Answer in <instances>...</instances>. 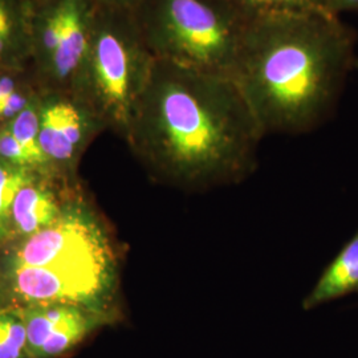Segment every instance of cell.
I'll use <instances>...</instances> for the list:
<instances>
[{"instance_id": "obj_22", "label": "cell", "mask_w": 358, "mask_h": 358, "mask_svg": "<svg viewBox=\"0 0 358 358\" xmlns=\"http://www.w3.org/2000/svg\"><path fill=\"white\" fill-rule=\"evenodd\" d=\"M99 6L105 8L113 10H124V11H136L141 0H96Z\"/></svg>"}, {"instance_id": "obj_14", "label": "cell", "mask_w": 358, "mask_h": 358, "mask_svg": "<svg viewBox=\"0 0 358 358\" xmlns=\"http://www.w3.org/2000/svg\"><path fill=\"white\" fill-rule=\"evenodd\" d=\"M29 171L0 158V244L13 232V205L17 192L34 180Z\"/></svg>"}, {"instance_id": "obj_12", "label": "cell", "mask_w": 358, "mask_h": 358, "mask_svg": "<svg viewBox=\"0 0 358 358\" xmlns=\"http://www.w3.org/2000/svg\"><path fill=\"white\" fill-rule=\"evenodd\" d=\"M27 31L20 0H0V65L11 63L23 52Z\"/></svg>"}, {"instance_id": "obj_17", "label": "cell", "mask_w": 358, "mask_h": 358, "mask_svg": "<svg viewBox=\"0 0 358 358\" xmlns=\"http://www.w3.org/2000/svg\"><path fill=\"white\" fill-rule=\"evenodd\" d=\"M13 137L31 155L36 167L45 165L50 159L40 145V112L38 101L32 99L26 108L6 124Z\"/></svg>"}, {"instance_id": "obj_3", "label": "cell", "mask_w": 358, "mask_h": 358, "mask_svg": "<svg viewBox=\"0 0 358 358\" xmlns=\"http://www.w3.org/2000/svg\"><path fill=\"white\" fill-rule=\"evenodd\" d=\"M134 15L155 60L232 77L250 22L226 0H141Z\"/></svg>"}, {"instance_id": "obj_16", "label": "cell", "mask_w": 358, "mask_h": 358, "mask_svg": "<svg viewBox=\"0 0 358 358\" xmlns=\"http://www.w3.org/2000/svg\"><path fill=\"white\" fill-rule=\"evenodd\" d=\"M65 24V0H56L43 13L32 28V38L35 51L43 64L48 65L52 56L59 47Z\"/></svg>"}, {"instance_id": "obj_7", "label": "cell", "mask_w": 358, "mask_h": 358, "mask_svg": "<svg viewBox=\"0 0 358 358\" xmlns=\"http://www.w3.org/2000/svg\"><path fill=\"white\" fill-rule=\"evenodd\" d=\"M40 145L51 161H68L81 146L90 129L103 120L92 110L60 97L38 103Z\"/></svg>"}, {"instance_id": "obj_9", "label": "cell", "mask_w": 358, "mask_h": 358, "mask_svg": "<svg viewBox=\"0 0 358 358\" xmlns=\"http://www.w3.org/2000/svg\"><path fill=\"white\" fill-rule=\"evenodd\" d=\"M350 294H358V231L322 271L304 297L303 309L312 310Z\"/></svg>"}, {"instance_id": "obj_19", "label": "cell", "mask_w": 358, "mask_h": 358, "mask_svg": "<svg viewBox=\"0 0 358 358\" xmlns=\"http://www.w3.org/2000/svg\"><path fill=\"white\" fill-rule=\"evenodd\" d=\"M0 158L13 164L15 166L34 169L36 167L31 155L19 143L7 127L0 130Z\"/></svg>"}, {"instance_id": "obj_5", "label": "cell", "mask_w": 358, "mask_h": 358, "mask_svg": "<svg viewBox=\"0 0 358 358\" xmlns=\"http://www.w3.org/2000/svg\"><path fill=\"white\" fill-rule=\"evenodd\" d=\"M115 263L85 262L10 268L13 294L31 306H97L110 292Z\"/></svg>"}, {"instance_id": "obj_6", "label": "cell", "mask_w": 358, "mask_h": 358, "mask_svg": "<svg viewBox=\"0 0 358 358\" xmlns=\"http://www.w3.org/2000/svg\"><path fill=\"white\" fill-rule=\"evenodd\" d=\"M85 262L115 263L110 243L92 217L62 213L50 227L24 239L15 251L10 268Z\"/></svg>"}, {"instance_id": "obj_13", "label": "cell", "mask_w": 358, "mask_h": 358, "mask_svg": "<svg viewBox=\"0 0 358 358\" xmlns=\"http://www.w3.org/2000/svg\"><path fill=\"white\" fill-rule=\"evenodd\" d=\"M247 22L292 13H327L324 0H226Z\"/></svg>"}, {"instance_id": "obj_8", "label": "cell", "mask_w": 358, "mask_h": 358, "mask_svg": "<svg viewBox=\"0 0 358 358\" xmlns=\"http://www.w3.org/2000/svg\"><path fill=\"white\" fill-rule=\"evenodd\" d=\"M99 4L96 0H65V24L59 47L45 66L57 81L73 80L85 60Z\"/></svg>"}, {"instance_id": "obj_4", "label": "cell", "mask_w": 358, "mask_h": 358, "mask_svg": "<svg viewBox=\"0 0 358 358\" xmlns=\"http://www.w3.org/2000/svg\"><path fill=\"white\" fill-rule=\"evenodd\" d=\"M154 65L134 13L99 6L90 50L73 80L90 110L128 136Z\"/></svg>"}, {"instance_id": "obj_11", "label": "cell", "mask_w": 358, "mask_h": 358, "mask_svg": "<svg viewBox=\"0 0 358 358\" xmlns=\"http://www.w3.org/2000/svg\"><path fill=\"white\" fill-rule=\"evenodd\" d=\"M81 308L68 304L31 306L22 312L27 333V355L36 358L38 350L53 331L71 319Z\"/></svg>"}, {"instance_id": "obj_1", "label": "cell", "mask_w": 358, "mask_h": 358, "mask_svg": "<svg viewBox=\"0 0 358 358\" xmlns=\"http://www.w3.org/2000/svg\"><path fill=\"white\" fill-rule=\"evenodd\" d=\"M128 137L162 178L203 192L252 176L266 136L232 77L155 60Z\"/></svg>"}, {"instance_id": "obj_15", "label": "cell", "mask_w": 358, "mask_h": 358, "mask_svg": "<svg viewBox=\"0 0 358 358\" xmlns=\"http://www.w3.org/2000/svg\"><path fill=\"white\" fill-rule=\"evenodd\" d=\"M100 320L103 319L94 315H88L80 309L71 319L64 321L53 331L38 350L36 358H51L63 355L68 349L80 343Z\"/></svg>"}, {"instance_id": "obj_18", "label": "cell", "mask_w": 358, "mask_h": 358, "mask_svg": "<svg viewBox=\"0 0 358 358\" xmlns=\"http://www.w3.org/2000/svg\"><path fill=\"white\" fill-rule=\"evenodd\" d=\"M26 348V325L22 312H0V358H22L27 353Z\"/></svg>"}, {"instance_id": "obj_20", "label": "cell", "mask_w": 358, "mask_h": 358, "mask_svg": "<svg viewBox=\"0 0 358 358\" xmlns=\"http://www.w3.org/2000/svg\"><path fill=\"white\" fill-rule=\"evenodd\" d=\"M327 13L340 17L344 13L358 11V0H324Z\"/></svg>"}, {"instance_id": "obj_10", "label": "cell", "mask_w": 358, "mask_h": 358, "mask_svg": "<svg viewBox=\"0 0 358 358\" xmlns=\"http://www.w3.org/2000/svg\"><path fill=\"white\" fill-rule=\"evenodd\" d=\"M62 215L55 195L34 180L17 192L13 205V232L29 238L53 224Z\"/></svg>"}, {"instance_id": "obj_21", "label": "cell", "mask_w": 358, "mask_h": 358, "mask_svg": "<svg viewBox=\"0 0 358 358\" xmlns=\"http://www.w3.org/2000/svg\"><path fill=\"white\" fill-rule=\"evenodd\" d=\"M17 90V84L13 77L0 75V117L7 100Z\"/></svg>"}, {"instance_id": "obj_2", "label": "cell", "mask_w": 358, "mask_h": 358, "mask_svg": "<svg viewBox=\"0 0 358 358\" xmlns=\"http://www.w3.org/2000/svg\"><path fill=\"white\" fill-rule=\"evenodd\" d=\"M356 32L331 13H292L248 23L232 73L264 136L319 128L356 63Z\"/></svg>"}, {"instance_id": "obj_23", "label": "cell", "mask_w": 358, "mask_h": 358, "mask_svg": "<svg viewBox=\"0 0 358 358\" xmlns=\"http://www.w3.org/2000/svg\"><path fill=\"white\" fill-rule=\"evenodd\" d=\"M355 66H356V68H357L358 69V59H356V63H355Z\"/></svg>"}]
</instances>
